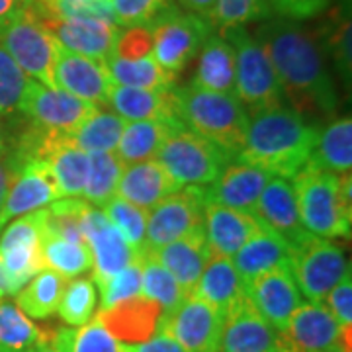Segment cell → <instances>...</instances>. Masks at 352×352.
I'll list each match as a JSON object with an SVG mask.
<instances>
[{
    "label": "cell",
    "instance_id": "681fc988",
    "mask_svg": "<svg viewBox=\"0 0 352 352\" xmlns=\"http://www.w3.org/2000/svg\"><path fill=\"white\" fill-rule=\"evenodd\" d=\"M112 55L129 61L153 55L151 25H129L126 30L118 32Z\"/></svg>",
    "mask_w": 352,
    "mask_h": 352
},
{
    "label": "cell",
    "instance_id": "5b68a950",
    "mask_svg": "<svg viewBox=\"0 0 352 352\" xmlns=\"http://www.w3.org/2000/svg\"><path fill=\"white\" fill-rule=\"evenodd\" d=\"M235 53V96L247 113L261 112L284 104L272 63L247 28H233L221 34Z\"/></svg>",
    "mask_w": 352,
    "mask_h": 352
},
{
    "label": "cell",
    "instance_id": "4fadbf2b",
    "mask_svg": "<svg viewBox=\"0 0 352 352\" xmlns=\"http://www.w3.org/2000/svg\"><path fill=\"white\" fill-rule=\"evenodd\" d=\"M157 331L168 333L186 352H219L223 315L196 296H186L173 314L161 315Z\"/></svg>",
    "mask_w": 352,
    "mask_h": 352
},
{
    "label": "cell",
    "instance_id": "8d00e7d4",
    "mask_svg": "<svg viewBox=\"0 0 352 352\" xmlns=\"http://www.w3.org/2000/svg\"><path fill=\"white\" fill-rule=\"evenodd\" d=\"M141 263V294L143 298L153 300L161 305L163 315L175 311L180 303L184 302L186 294L176 282V278L157 263L149 252H138Z\"/></svg>",
    "mask_w": 352,
    "mask_h": 352
},
{
    "label": "cell",
    "instance_id": "bcb514c9",
    "mask_svg": "<svg viewBox=\"0 0 352 352\" xmlns=\"http://www.w3.org/2000/svg\"><path fill=\"white\" fill-rule=\"evenodd\" d=\"M28 80L30 78L24 75V71L0 45V116H12L18 112Z\"/></svg>",
    "mask_w": 352,
    "mask_h": 352
},
{
    "label": "cell",
    "instance_id": "cb8c5ba5",
    "mask_svg": "<svg viewBox=\"0 0 352 352\" xmlns=\"http://www.w3.org/2000/svg\"><path fill=\"white\" fill-rule=\"evenodd\" d=\"M106 106H112L124 122H164L173 126H184L175 108V88L173 90H143L113 85L110 80Z\"/></svg>",
    "mask_w": 352,
    "mask_h": 352
},
{
    "label": "cell",
    "instance_id": "ffe728a7",
    "mask_svg": "<svg viewBox=\"0 0 352 352\" xmlns=\"http://www.w3.org/2000/svg\"><path fill=\"white\" fill-rule=\"evenodd\" d=\"M61 194L47 164L39 159L25 163L14 178L12 186L0 206V229L14 217H22L59 200Z\"/></svg>",
    "mask_w": 352,
    "mask_h": 352
},
{
    "label": "cell",
    "instance_id": "816d5d0a",
    "mask_svg": "<svg viewBox=\"0 0 352 352\" xmlns=\"http://www.w3.org/2000/svg\"><path fill=\"white\" fill-rule=\"evenodd\" d=\"M327 309L337 321V325L344 331H352V280L351 274L340 280L325 298Z\"/></svg>",
    "mask_w": 352,
    "mask_h": 352
},
{
    "label": "cell",
    "instance_id": "f1b7e54d",
    "mask_svg": "<svg viewBox=\"0 0 352 352\" xmlns=\"http://www.w3.org/2000/svg\"><path fill=\"white\" fill-rule=\"evenodd\" d=\"M190 296H196L206 303H210L219 314H229V309L247 296L245 284L239 272L235 270L233 261L221 254H210V261L204 266L200 278Z\"/></svg>",
    "mask_w": 352,
    "mask_h": 352
},
{
    "label": "cell",
    "instance_id": "d6a6232c",
    "mask_svg": "<svg viewBox=\"0 0 352 352\" xmlns=\"http://www.w3.org/2000/svg\"><path fill=\"white\" fill-rule=\"evenodd\" d=\"M184 126H173L164 122H155V120H145V122H127L120 143L116 147V157L122 163L127 164L143 163L151 161L157 157V153L175 129Z\"/></svg>",
    "mask_w": 352,
    "mask_h": 352
},
{
    "label": "cell",
    "instance_id": "db71d44e",
    "mask_svg": "<svg viewBox=\"0 0 352 352\" xmlns=\"http://www.w3.org/2000/svg\"><path fill=\"white\" fill-rule=\"evenodd\" d=\"M16 175H18V170L14 168L12 161L8 159V155L2 149L0 151V206H2V201L8 194V188L12 186Z\"/></svg>",
    "mask_w": 352,
    "mask_h": 352
},
{
    "label": "cell",
    "instance_id": "484cf974",
    "mask_svg": "<svg viewBox=\"0 0 352 352\" xmlns=\"http://www.w3.org/2000/svg\"><path fill=\"white\" fill-rule=\"evenodd\" d=\"M182 186L164 170L157 159L127 164L122 168L116 196L149 212L159 201Z\"/></svg>",
    "mask_w": 352,
    "mask_h": 352
},
{
    "label": "cell",
    "instance_id": "6125c7cd",
    "mask_svg": "<svg viewBox=\"0 0 352 352\" xmlns=\"http://www.w3.org/2000/svg\"><path fill=\"white\" fill-rule=\"evenodd\" d=\"M0 300H2V298H0Z\"/></svg>",
    "mask_w": 352,
    "mask_h": 352
},
{
    "label": "cell",
    "instance_id": "4dcf8cb0",
    "mask_svg": "<svg viewBox=\"0 0 352 352\" xmlns=\"http://www.w3.org/2000/svg\"><path fill=\"white\" fill-rule=\"evenodd\" d=\"M192 85L235 96V53L221 34H210L198 51Z\"/></svg>",
    "mask_w": 352,
    "mask_h": 352
},
{
    "label": "cell",
    "instance_id": "44dd1931",
    "mask_svg": "<svg viewBox=\"0 0 352 352\" xmlns=\"http://www.w3.org/2000/svg\"><path fill=\"white\" fill-rule=\"evenodd\" d=\"M53 82L55 88L69 92L71 96L90 102L94 106H106L110 76L104 61L59 50L53 67Z\"/></svg>",
    "mask_w": 352,
    "mask_h": 352
},
{
    "label": "cell",
    "instance_id": "ee69618b",
    "mask_svg": "<svg viewBox=\"0 0 352 352\" xmlns=\"http://www.w3.org/2000/svg\"><path fill=\"white\" fill-rule=\"evenodd\" d=\"M272 18L266 0H215V6L208 22L212 30L223 34L233 28H245L252 22H264Z\"/></svg>",
    "mask_w": 352,
    "mask_h": 352
},
{
    "label": "cell",
    "instance_id": "e0dca14e",
    "mask_svg": "<svg viewBox=\"0 0 352 352\" xmlns=\"http://www.w3.org/2000/svg\"><path fill=\"white\" fill-rule=\"evenodd\" d=\"M247 298L264 319L282 333L289 317L302 305V292L292 274V268H276L263 276L254 278L245 286Z\"/></svg>",
    "mask_w": 352,
    "mask_h": 352
},
{
    "label": "cell",
    "instance_id": "f35d334b",
    "mask_svg": "<svg viewBox=\"0 0 352 352\" xmlns=\"http://www.w3.org/2000/svg\"><path fill=\"white\" fill-rule=\"evenodd\" d=\"M323 51L331 57L337 73L346 87H351L352 55H351V14L337 8L317 32Z\"/></svg>",
    "mask_w": 352,
    "mask_h": 352
},
{
    "label": "cell",
    "instance_id": "30bf717a",
    "mask_svg": "<svg viewBox=\"0 0 352 352\" xmlns=\"http://www.w3.org/2000/svg\"><path fill=\"white\" fill-rule=\"evenodd\" d=\"M280 352H352V331L337 325L325 303H302L278 333Z\"/></svg>",
    "mask_w": 352,
    "mask_h": 352
},
{
    "label": "cell",
    "instance_id": "91938a15",
    "mask_svg": "<svg viewBox=\"0 0 352 352\" xmlns=\"http://www.w3.org/2000/svg\"><path fill=\"white\" fill-rule=\"evenodd\" d=\"M4 138H6V135H4V127L0 124V151L4 149Z\"/></svg>",
    "mask_w": 352,
    "mask_h": 352
},
{
    "label": "cell",
    "instance_id": "8fae6325",
    "mask_svg": "<svg viewBox=\"0 0 352 352\" xmlns=\"http://www.w3.org/2000/svg\"><path fill=\"white\" fill-rule=\"evenodd\" d=\"M204 188L198 186H182L163 198L147 214L145 241L139 252H155L204 226Z\"/></svg>",
    "mask_w": 352,
    "mask_h": 352
},
{
    "label": "cell",
    "instance_id": "ba28073f",
    "mask_svg": "<svg viewBox=\"0 0 352 352\" xmlns=\"http://www.w3.org/2000/svg\"><path fill=\"white\" fill-rule=\"evenodd\" d=\"M289 268L298 282V288L309 302L323 303L327 294L346 274H351V264L342 247L331 239L307 235L294 245Z\"/></svg>",
    "mask_w": 352,
    "mask_h": 352
},
{
    "label": "cell",
    "instance_id": "52a82bcc",
    "mask_svg": "<svg viewBox=\"0 0 352 352\" xmlns=\"http://www.w3.org/2000/svg\"><path fill=\"white\" fill-rule=\"evenodd\" d=\"M0 45L8 51L25 76H32L43 87L55 88L53 67L61 47L32 14L30 6L0 28Z\"/></svg>",
    "mask_w": 352,
    "mask_h": 352
},
{
    "label": "cell",
    "instance_id": "6f0895ef",
    "mask_svg": "<svg viewBox=\"0 0 352 352\" xmlns=\"http://www.w3.org/2000/svg\"><path fill=\"white\" fill-rule=\"evenodd\" d=\"M25 352H59L55 346H53V342H51V337L45 342H41L38 346H34V349H30V351Z\"/></svg>",
    "mask_w": 352,
    "mask_h": 352
},
{
    "label": "cell",
    "instance_id": "f6af8a7d",
    "mask_svg": "<svg viewBox=\"0 0 352 352\" xmlns=\"http://www.w3.org/2000/svg\"><path fill=\"white\" fill-rule=\"evenodd\" d=\"M102 212L112 221V226L122 233V237L127 241V245L133 249V252H139L143 249L149 212H145L118 196H113L112 200L104 206Z\"/></svg>",
    "mask_w": 352,
    "mask_h": 352
},
{
    "label": "cell",
    "instance_id": "7dc6e473",
    "mask_svg": "<svg viewBox=\"0 0 352 352\" xmlns=\"http://www.w3.org/2000/svg\"><path fill=\"white\" fill-rule=\"evenodd\" d=\"M100 288V311L108 309L116 303L126 302L129 298H135L141 294V263H139V254L127 264L122 272H118L116 276L106 280Z\"/></svg>",
    "mask_w": 352,
    "mask_h": 352
},
{
    "label": "cell",
    "instance_id": "6da1fadb",
    "mask_svg": "<svg viewBox=\"0 0 352 352\" xmlns=\"http://www.w3.org/2000/svg\"><path fill=\"white\" fill-rule=\"evenodd\" d=\"M254 38L266 51L282 96L294 112L314 126L321 120H333L339 94L319 36L300 22L268 18L258 25Z\"/></svg>",
    "mask_w": 352,
    "mask_h": 352
},
{
    "label": "cell",
    "instance_id": "7c38bea8",
    "mask_svg": "<svg viewBox=\"0 0 352 352\" xmlns=\"http://www.w3.org/2000/svg\"><path fill=\"white\" fill-rule=\"evenodd\" d=\"M96 108L98 106L71 96L65 90L43 87L30 78L18 112L32 126L71 135Z\"/></svg>",
    "mask_w": 352,
    "mask_h": 352
},
{
    "label": "cell",
    "instance_id": "7402d4cb",
    "mask_svg": "<svg viewBox=\"0 0 352 352\" xmlns=\"http://www.w3.org/2000/svg\"><path fill=\"white\" fill-rule=\"evenodd\" d=\"M38 159L47 164L61 198L82 196L88 176V155L73 145L69 133L47 131L39 145Z\"/></svg>",
    "mask_w": 352,
    "mask_h": 352
},
{
    "label": "cell",
    "instance_id": "ac0fdd59",
    "mask_svg": "<svg viewBox=\"0 0 352 352\" xmlns=\"http://www.w3.org/2000/svg\"><path fill=\"white\" fill-rule=\"evenodd\" d=\"M57 45L96 61H106L113 51L120 28L88 18H38Z\"/></svg>",
    "mask_w": 352,
    "mask_h": 352
},
{
    "label": "cell",
    "instance_id": "60d3db41",
    "mask_svg": "<svg viewBox=\"0 0 352 352\" xmlns=\"http://www.w3.org/2000/svg\"><path fill=\"white\" fill-rule=\"evenodd\" d=\"M51 342L59 352H120V342L98 317L76 329H57L51 335Z\"/></svg>",
    "mask_w": 352,
    "mask_h": 352
},
{
    "label": "cell",
    "instance_id": "3957f363",
    "mask_svg": "<svg viewBox=\"0 0 352 352\" xmlns=\"http://www.w3.org/2000/svg\"><path fill=\"white\" fill-rule=\"evenodd\" d=\"M294 180L305 231L323 239H349L352 226V176L333 175L307 163Z\"/></svg>",
    "mask_w": 352,
    "mask_h": 352
},
{
    "label": "cell",
    "instance_id": "9f6ffc18",
    "mask_svg": "<svg viewBox=\"0 0 352 352\" xmlns=\"http://www.w3.org/2000/svg\"><path fill=\"white\" fill-rule=\"evenodd\" d=\"M186 12L194 14V16H200L204 20L210 18V14L214 10L215 0H176Z\"/></svg>",
    "mask_w": 352,
    "mask_h": 352
},
{
    "label": "cell",
    "instance_id": "680465c9",
    "mask_svg": "<svg viewBox=\"0 0 352 352\" xmlns=\"http://www.w3.org/2000/svg\"><path fill=\"white\" fill-rule=\"evenodd\" d=\"M351 4H352V0H339V6H337V8L351 14Z\"/></svg>",
    "mask_w": 352,
    "mask_h": 352
},
{
    "label": "cell",
    "instance_id": "9c48e42d",
    "mask_svg": "<svg viewBox=\"0 0 352 352\" xmlns=\"http://www.w3.org/2000/svg\"><path fill=\"white\" fill-rule=\"evenodd\" d=\"M153 57L166 73L178 76L198 55L206 38L212 34L208 20L178 10L170 4L151 24Z\"/></svg>",
    "mask_w": 352,
    "mask_h": 352
},
{
    "label": "cell",
    "instance_id": "e575fe53",
    "mask_svg": "<svg viewBox=\"0 0 352 352\" xmlns=\"http://www.w3.org/2000/svg\"><path fill=\"white\" fill-rule=\"evenodd\" d=\"M124 127L126 122L118 113L108 112L98 106L69 138L80 151L112 153L120 143Z\"/></svg>",
    "mask_w": 352,
    "mask_h": 352
},
{
    "label": "cell",
    "instance_id": "b9f144b4",
    "mask_svg": "<svg viewBox=\"0 0 352 352\" xmlns=\"http://www.w3.org/2000/svg\"><path fill=\"white\" fill-rule=\"evenodd\" d=\"M88 176L82 196L90 206L104 208L116 196L118 180L122 175V163L113 153H87Z\"/></svg>",
    "mask_w": 352,
    "mask_h": 352
},
{
    "label": "cell",
    "instance_id": "2e32d148",
    "mask_svg": "<svg viewBox=\"0 0 352 352\" xmlns=\"http://www.w3.org/2000/svg\"><path fill=\"white\" fill-rule=\"evenodd\" d=\"M252 217L263 229L286 241L289 249L309 235L302 226L294 186L288 178L272 176L268 180L252 210Z\"/></svg>",
    "mask_w": 352,
    "mask_h": 352
},
{
    "label": "cell",
    "instance_id": "11a10c76",
    "mask_svg": "<svg viewBox=\"0 0 352 352\" xmlns=\"http://www.w3.org/2000/svg\"><path fill=\"white\" fill-rule=\"evenodd\" d=\"M34 0H0V28L8 24L16 14L25 10Z\"/></svg>",
    "mask_w": 352,
    "mask_h": 352
},
{
    "label": "cell",
    "instance_id": "7a4b0ae2",
    "mask_svg": "<svg viewBox=\"0 0 352 352\" xmlns=\"http://www.w3.org/2000/svg\"><path fill=\"white\" fill-rule=\"evenodd\" d=\"M319 129L284 106L249 113L245 143L235 159L270 176L294 178L309 163Z\"/></svg>",
    "mask_w": 352,
    "mask_h": 352
},
{
    "label": "cell",
    "instance_id": "277c9868",
    "mask_svg": "<svg viewBox=\"0 0 352 352\" xmlns=\"http://www.w3.org/2000/svg\"><path fill=\"white\" fill-rule=\"evenodd\" d=\"M175 108L178 120L190 131L208 139L233 159L239 155L249 113L237 96L212 92L190 82L188 87L175 88Z\"/></svg>",
    "mask_w": 352,
    "mask_h": 352
},
{
    "label": "cell",
    "instance_id": "d4e9b609",
    "mask_svg": "<svg viewBox=\"0 0 352 352\" xmlns=\"http://www.w3.org/2000/svg\"><path fill=\"white\" fill-rule=\"evenodd\" d=\"M161 315L163 309L159 303L143 296H135L108 309H102L96 317L110 331L113 339L122 340L124 344H135L149 340L157 333Z\"/></svg>",
    "mask_w": 352,
    "mask_h": 352
},
{
    "label": "cell",
    "instance_id": "836d02e7",
    "mask_svg": "<svg viewBox=\"0 0 352 352\" xmlns=\"http://www.w3.org/2000/svg\"><path fill=\"white\" fill-rule=\"evenodd\" d=\"M106 71L113 85L129 88H143V90H173L176 82V75L166 73L161 65L155 61V57L143 59H120L110 55L106 61Z\"/></svg>",
    "mask_w": 352,
    "mask_h": 352
},
{
    "label": "cell",
    "instance_id": "1f68e13d",
    "mask_svg": "<svg viewBox=\"0 0 352 352\" xmlns=\"http://www.w3.org/2000/svg\"><path fill=\"white\" fill-rule=\"evenodd\" d=\"M309 163L333 175H346L352 168V120L337 118L319 129Z\"/></svg>",
    "mask_w": 352,
    "mask_h": 352
},
{
    "label": "cell",
    "instance_id": "603a6c76",
    "mask_svg": "<svg viewBox=\"0 0 352 352\" xmlns=\"http://www.w3.org/2000/svg\"><path fill=\"white\" fill-rule=\"evenodd\" d=\"M270 178L272 176L261 168L233 159L223 166L214 182L204 190V196L208 201L252 215L258 196L263 194Z\"/></svg>",
    "mask_w": 352,
    "mask_h": 352
},
{
    "label": "cell",
    "instance_id": "5bb4252c",
    "mask_svg": "<svg viewBox=\"0 0 352 352\" xmlns=\"http://www.w3.org/2000/svg\"><path fill=\"white\" fill-rule=\"evenodd\" d=\"M41 231L43 208L18 217L0 237V264L20 289L43 270Z\"/></svg>",
    "mask_w": 352,
    "mask_h": 352
},
{
    "label": "cell",
    "instance_id": "8992f818",
    "mask_svg": "<svg viewBox=\"0 0 352 352\" xmlns=\"http://www.w3.org/2000/svg\"><path fill=\"white\" fill-rule=\"evenodd\" d=\"M157 161L180 186L201 188L212 184L233 157L184 126L164 139L157 153Z\"/></svg>",
    "mask_w": 352,
    "mask_h": 352
},
{
    "label": "cell",
    "instance_id": "d6986e66",
    "mask_svg": "<svg viewBox=\"0 0 352 352\" xmlns=\"http://www.w3.org/2000/svg\"><path fill=\"white\" fill-rule=\"evenodd\" d=\"M219 352H280L278 331L245 296L223 319Z\"/></svg>",
    "mask_w": 352,
    "mask_h": 352
},
{
    "label": "cell",
    "instance_id": "7bdbcfd3",
    "mask_svg": "<svg viewBox=\"0 0 352 352\" xmlns=\"http://www.w3.org/2000/svg\"><path fill=\"white\" fill-rule=\"evenodd\" d=\"M98 303L96 284L92 278H78L65 284L63 296L57 307V314L71 327H80L88 323L94 315Z\"/></svg>",
    "mask_w": 352,
    "mask_h": 352
},
{
    "label": "cell",
    "instance_id": "f5cc1de1",
    "mask_svg": "<svg viewBox=\"0 0 352 352\" xmlns=\"http://www.w3.org/2000/svg\"><path fill=\"white\" fill-rule=\"evenodd\" d=\"M120 352H186L168 333L157 331L151 339L135 344H120Z\"/></svg>",
    "mask_w": 352,
    "mask_h": 352
},
{
    "label": "cell",
    "instance_id": "f546056e",
    "mask_svg": "<svg viewBox=\"0 0 352 352\" xmlns=\"http://www.w3.org/2000/svg\"><path fill=\"white\" fill-rule=\"evenodd\" d=\"M231 258L243 284L247 286L254 278L263 276L266 272L289 266L292 251L286 241L261 227Z\"/></svg>",
    "mask_w": 352,
    "mask_h": 352
},
{
    "label": "cell",
    "instance_id": "c3c4849f",
    "mask_svg": "<svg viewBox=\"0 0 352 352\" xmlns=\"http://www.w3.org/2000/svg\"><path fill=\"white\" fill-rule=\"evenodd\" d=\"M116 24L129 28V25H149L173 4L170 0H110Z\"/></svg>",
    "mask_w": 352,
    "mask_h": 352
},
{
    "label": "cell",
    "instance_id": "74e56055",
    "mask_svg": "<svg viewBox=\"0 0 352 352\" xmlns=\"http://www.w3.org/2000/svg\"><path fill=\"white\" fill-rule=\"evenodd\" d=\"M50 337L16 303L0 300V352H25Z\"/></svg>",
    "mask_w": 352,
    "mask_h": 352
},
{
    "label": "cell",
    "instance_id": "d590c367",
    "mask_svg": "<svg viewBox=\"0 0 352 352\" xmlns=\"http://www.w3.org/2000/svg\"><path fill=\"white\" fill-rule=\"evenodd\" d=\"M67 280L53 270H41L30 280L24 289L18 292L16 305L28 317L34 319H50L57 311Z\"/></svg>",
    "mask_w": 352,
    "mask_h": 352
},
{
    "label": "cell",
    "instance_id": "f907efd6",
    "mask_svg": "<svg viewBox=\"0 0 352 352\" xmlns=\"http://www.w3.org/2000/svg\"><path fill=\"white\" fill-rule=\"evenodd\" d=\"M272 16L294 22L311 20L319 14L327 12L331 0H266Z\"/></svg>",
    "mask_w": 352,
    "mask_h": 352
},
{
    "label": "cell",
    "instance_id": "ab89813d",
    "mask_svg": "<svg viewBox=\"0 0 352 352\" xmlns=\"http://www.w3.org/2000/svg\"><path fill=\"white\" fill-rule=\"evenodd\" d=\"M41 261L43 268L63 278H76L90 270L92 256L87 243H71L41 231Z\"/></svg>",
    "mask_w": 352,
    "mask_h": 352
},
{
    "label": "cell",
    "instance_id": "83f0119b",
    "mask_svg": "<svg viewBox=\"0 0 352 352\" xmlns=\"http://www.w3.org/2000/svg\"><path fill=\"white\" fill-rule=\"evenodd\" d=\"M157 263H161L176 278L184 294L190 296L200 278L204 266L210 261V245L206 239L204 226L192 229L184 237L149 252Z\"/></svg>",
    "mask_w": 352,
    "mask_h": 352
},
{
    "label": "cell",
    "instance_id": "94428289",
    "mask_svg": "<svg viewBox=\"0 0 352 352\" xmlns=\"http://www.w3.org/2000/svg\"><path fill=\"white\" fill-rule=\"evenodd\" d=\"M71 2H85V0H71Z\"/></svg>",
    "mask_w": 352,
    "mask_h": 352
},
{
    "label": "cell",
    "instance_id": "4316f807",
    "mask_svg": "<svg viewBox=\"0 0 352 352\" xmlns=\"http://www.w3.org/2000/svg\"><path fill=\"white\" fill-rule=\"evenodd\" d=\"M258 229L261 226L251 214L204 201V231L214 254L231 258Z\"/></svg>",
    "mask_w": 352,
    "mask_h": 352
},
{
    "label": "cell",
    "instance_id": "9a60e30c",
    "mask_svg": "<svg viewBox=\"0 0 352 352\" xmlns=\"http://www.w3.org/2000/svg\"><path fill=\"white\" fill-rule=\"evenodd\" d=\"M82 237L87 241L88 251L92 256V280L96 286H102L106 280L122 272L127 264L135 258L138 252L127 245L122 233L112 226V221L88 204L80 217Z\"/></svg>",
    "mask_w": 352,
    "mask_h": 352
}]
</instances>
